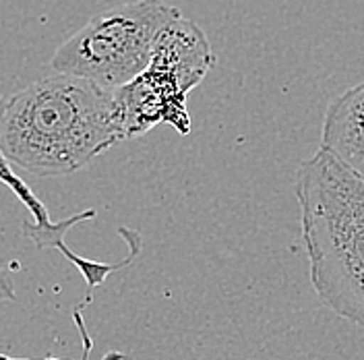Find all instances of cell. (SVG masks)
Here are the masks:
<instances>
[{
  "label": "cell",
  "mask_w": 364,
  "mask_h": 360,
  "mask_svg": "<svg viewBox=\"0 0 364 360\" xmlns=\"http://www.w3.org/2000/svg\"><path fill=\"white\" fill-rule=\"evenodd\" d=\"M0 182L13 191V195L19 199V201L27 207V211L31 213V222L38 226V228H50L54 224L48 216V209L46 205L33 193L31 189L23 182L11 168V164L6 162V158L2 156L0 152ZM0 300H15V288H13V280L6 271L0 268Z\"/></svg>",
  "instance_id": "52a82bcc"
},
{
  "label": "cell",
  "mask_w": 364,
  "mask_h": 360,
  "mask_svg": "<svg viewBox=\"0 0 364 360\" xmlns=\"http://www.w3.org/2000/svg\"><path fill=\"white\" fill-rule=\"evenodd\" d=\"M116 91L50 75L0 108V152L33 176H67L124 141Z\"/></svg>",
  "instance_id": "6da1fadb"
},
{
  "label": "cell",
  "mask_w": 364,
  "mask_h": 360,
  "mask_svg": "<svg viewBox=\"0 0 364 360\" xmlns=\"http://www.w3.org/2000/svg\"><path fill=\"white\" fill-rule=\"evenodd\" d=\"M215 65L205 31L186 17H176L159 31L151 63L131 83L118 88L116 100L127 139L170 125L181 135L191 133L186 97Z\"/></svg>",
  "instance_id": "3957f363"
},
{
  "label": "cell",
  "mask_w": 364,
  "mask_h": 360,
  "mask_svg": "<svg viewBox=\"0 0 364 360\" xmlns=\"http://www.w3.org/2000/svg\"><path fill=\"white\" fill-rule=\"evenodd\" d=\"M0 360H29V359H13V356H6V354H2V352H0ZM42 360H65V359L46 356V359ZM81 360H90V354H83V359ZM102 360H127V354H122V352H110V354H106Z\"/></svg>",
  "instance_id": "ba28073f"
},
{
  "label": "cell",
  "mask_w": 364,
  "mask_h": 360,
  "mask_svg": "<svg viewBox=\"0 0 364 360\" xmlns=\"http://www.w3.org/2000/svg\"><path fill=\"white\" fill-rule=\"evenodd\" d=\"M321 149L331 152L346 168L364 179V83L341 91L327 106Z\"/></svg>",
  "instance_id": "5b68a950"
},
{
  "label": "cell",
  "mask_w": 364,
  "mask_h": 360,
  "mask_svg": "<svg viewBox=\"0 0 364 360\" xmlns=\"http://www.w3.org/2000/svg\"><path fill=\"white\" fill-rule=\"evenodd\" d=\"M176 17L181 11L161 0H135L108 9L58 46L50 67L58 75L118 90L149 67L159 31Z\"/></svg>",
  "instance_id": "277c9868"
},
{
  "label": "cell",
  "mask_w": 364,
  "mask_h": 360,
  "mask_svg": "<svg viewBox=\"0 0 364 360\" xmlns=\"http://www.w3.org/2000/svg\"><path fill=\"white\" fill-rule=\"evenodd\" d=\"M296 199L315 294L364 329V179L318 149L298 168Z\"/></svg>",
  "instance_id": "7a4b0ae2"
},
{
  "label": "cell",
  "mask_w": 364,
  "mask_h": 360,
  "mask_svg": "<svg viewBox=\"0 0 364 360\" xmlns=\"http://www.w3.org/2000/svg\"><path fill=\"white\" fill-rule=\"evenodd\" d=\"M95 216H97L95 209H85V211L75 213V216H70V218L63 220V222H54L50 228H38L33 222H27L25 220L21 226L23 236L29 243H33L38 248H56V250H60V255H65V259L70 261L77 268V271H81V275L85 277L87 286L95 288V286H102L104 280L112 271H118L122 270V268H127V265H131L136 259V255L141 253V247H143V238H141V234L136 230L127 228V226H120L118 228V234L124 238V243L129 247V257H124L122 261H118V263H100V261H93V259H85V257L75 255L73 248L68 247L67 240H65L67 232L73 226L87 222V220H93Z\"/></svg>",
  "instance_id": "8992f818"
}]
</instances>
